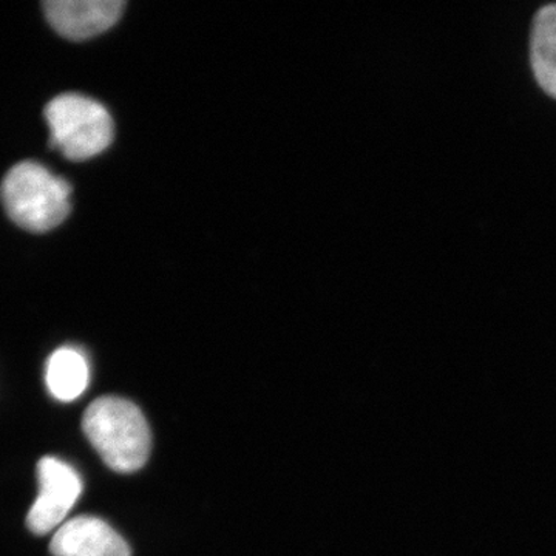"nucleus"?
<instances>
[{"label": "nucleus", "instance_id": "obj_1", "mask_svg": "<svg viewBox=\"0 0 556 556\" xmlns=\"http://www.w3.org/2000/svg\"><path fill=\"white\" fill-rule=\"evenodd\" d=\"M83 428L112 470L131 473L148 463L152 445L148 420L126 399H97L84 413Z\"/></svg>", "mask_w": 556, "mask_h": 556}, {"label": "nucleus", "instance_id": "obj_4", "mask_svg": "<svg viewBox=\"0 0 556 556\" xmlns=\"http://www.w3.org/2000/svg\"><path fill=\"white\" fill-rule=\"evenodd\" d=\"M39 496L28 511L27 525L36 535H46L62 525L83 492L78 471L64 460L46 456L39 460Z\"/></svg>", "mask_w": 556, "mask_h": 556}, {"label": "nucleus", "instance_id": "obj_3", "mask_svg": "<svg viewBox=\"0 0 556 556\" xmlns=\"http://www.w3.org/2000/svg\"><path fill=\"white\" fill-rule=\"evenodd\" d=\"M51 146L73 161L100 155L113 139V121L100 102L65 93L47 105Z\"/></svg>", "mask_w": 556, "mask_h": 556}, {"label": "nucleus", "instance_id": "obj_6", "mask_svg": "<svg viewBox=\"0 0 556 556\" xmlns=\"http://www.w3.org/2000/svg\"><path fill=\"white\" fill-rule=\"evenodd\" d=\"M54 556H130V548L100 518L78 517L64 522L50 544Z\"/></svg>", "mask_w": 556, "mask_h": 556}, {"label": "nucleus", "instance_id": "obj_7", "mask_svg": "<svg viewBox=\"0 0 556 556\" xmlns=\"http://www.w3.org/2000/svg\"><path fill=\"white\" fill-rule=\"evenodd\" d=\"M46 378L54 397L62 402L75 401L89 387V362L75 348H61L51 354Z\"/></svg>", "mask_w": 556, "mask_h": 556}, {"label": "nucleus", "instance_id": "obj_8", "mask_svg": "<svg viewBox=\"0 0 556 556\" xmlns=\"http://www.w3.org/2000/svg\"><path fill=\"white\" fill-rule=\"evenodd\" d=\"M532 67L541 89L556 98V3L538 11L533 22Z\"/></svg>", "mask_w": 556, "mask_h": 556}, {"label": "nucleus", "instance_id": "obj_5", "mask_svg": "<svg viewBox=\"0 0 556 556\" xmlns=\"http://www.w3.org/2000/svg\"><path fill=\"white\" fill-rule=\"evenodd\" d=\"M121 0H51L43 3L47 20L64 38L84 40L101 35L118 22Z\"/></svg>", "mask_w": 556, "mask_h": 556}, {"label": "nucleus", "instance_id": "obj_2", "mask_svg": "<svg viewBox=\"0 0 556 556\" xmlns=\"http://www.w3.org/2000/svg\"><path fill=\"white\" fill-rule=\"evenodd\" d=\"M72 188L42 164L24 161L7 174L2 201L10 218L31 232L56 228L70 214Z\"/></svg>", "mask_w": 556, "mask_h": 556}]
</instances>
